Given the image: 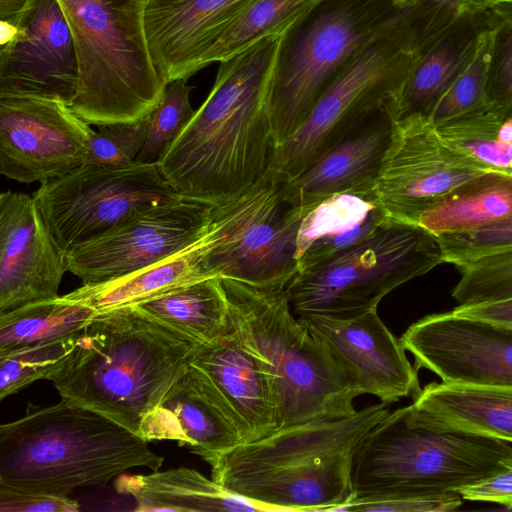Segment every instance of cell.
Returning a JSON list of instances; mask_svg holds the SVG:
<instances>
[{"label":"cell","instance_id":"9c48e42d","mask_svg":"<svg viewBox=\"0 0 512 512\" xmlns=\"http://www.w3.org/2000/svg\"><path fill=\"white\" fill-rule=\"evenodd\" d=\"M404 0H320L280 36L269 109L273 149L289 138L342 68L382 35Z\"/></svg>","mask_w":512,"mask_h":512},{"label":"cell","instance_id":"d6a6232c","mask_svg":"<svg viewBox=\"0 0 512 512\" xmlns=\"http://www.w3.org/2000/svg\"><path fill=\"white\" fill-rule=\"evenodd\" d=\"M320 0H256L207 50L200 68L228 60L263 39L282 34Z\"/></svg>","mask_w":512,"mask_h":512},{"label":"cell","instance_id":"1f68e13d","mask_svg":"<svg viewBox=\"0 0 512 512\" xmlns=\"http://www.w3.org/2000/svg\"><path fill=\"white\" fill-rule=\"evenodd\" d=\"M435 129L449 147L484 169L512 175V118L486 109Z\"/></svg>","mask_w":512,"mask_h":512},{"label":"cell","instance_id":"7c38bea8","mask_svg":"<svg viewBox=\"0 0 512 512\" xmlns=\"http://www.w3.org/2000/svg\"><path fill=\"white\" fill-rule=\"evenodd\" d=\"M33 199L65 255L153 206L181 197L157 163L112 168L84 164L41 183Z\"/></svg>","mask_w":512,"mask_h":512},{"label":"cell","instance_id":"30bf717a","mask_svg":"<svg viewBox=\"0 0 512 512\" xmlns=\"http://www.w3.org/2000/svg\"><path fill=\"white\" fill-rule=\"evenodd\" d=\"M444 263L438 238L391 221L367 239L308 269L285 287L298 314L345 315L377 309L396 287Z\"/></svg>","mask_w":512,"mask_h":512},{"label":"cell","instance_id":"74e56055","mask_svg":"<svg viewBox=\"0 0 512 512\" xmlns=\"http://www.w3.org/2000/svg\"><path fill=\"white\" fill-rule=\"evenodd\" d=\"M457 270L460 279L452 297L459 305L512 296V251L479 259Z\"/></svg>","mask_w":512,"mask_h":512},{"label":"cell","instance_id":"8fae6325","mask_svg":"<svg viewBox=\"0 0 512 512\" xmlns=\"http://www.w3.org/2000/svg\"><path fill=\"white\" fill-rule=\"evenodd\" d=\"M268 169L240 195L212 206L202 264L211 277L284 289L298 272V208Z\"/></svg>","mask_w":512,"mask_h":512},{"label":"cell","instance_id":"ac0fdd59","mask_svg":"<svg viewBox=\"0 0 512 512\" xmlns=\"http://www.w3.org/2000/svg\"><path fill=\"white\" fill-rule=\"evenodd\" d=\"M298 319L351 376L363 394L390 404L420 390L417 369L377 309L345 314H298Z\"/></svg>","mask_w":512,"mask_h":512},{"label":"cell","instance_id":"bcb514c9","mask_svg":"<svg viewBox=\"0 0 512 512\" xmlns=\"http://www.w3.org/2000/svg\"><path fill=\"white\" fill-rule=\"evenodd\" d=\"M463 7L472 9H486L490 4V0H459Z\"/></svg>","mask_w":512,"mask_h":512},{"label":"cell","instance_id":"e0dca14e","mask_svg":"<svg viewBox=\"0 0 512 512\" xmlns=\"http://www.w3.org/2000/svg\"><path fill=\"white\" fill-rule=\"evenodd\" d=\"M79 86L73 37L57 0H34L0 50V97L72 105Z\"/></svg>","mask_w":512,"mask_h":512},{"label":"cell","instance_id":"cb8c5ba5","mask_svg":"<svg viewBox=\"0 0 512 512\" xmlns=\"http://www.w3.org/2000/svg\"><path fill=\"white\" fill-rule=\"evenodd\" d=\"M489 29L486 9L463 7L422 50L393 102L395 118H429Z\"/></svg>","mask_w":512,"mask_h":512},{"label":"cell","instance_id":"ab89813d","mask_svg":"<svg viewBox=\"0 0 512 512\" xmlns=\"http://www.w3.org/2000/svg\"><path fill=\"white\" fill-rule=\"evenodd\" d=\"M444 263L456 268L479 259L512 251V216L491 226L436 236Z\"/></svg>","mask_w":512,"mask_h":512},{"label":"cell","instance_id":"d6986e66","mask_svg":"<svg viewBox=\"0 0 512 512\" xmlns=\"http://www.w3.org/2000/svg\"><path fill=\"white\" fill-rule=\"evenodd\" d=\"M67 271L33 197L0 195V313L59 297Z\"/></svg>","mask_w":512,"mask_h":512},{"label":"cell","instance_id":"ba28073f","mask_svg":"<svg viewBox=\"0 0 512 512\" xmlns=\"http://www.w3.org/2000/svg\"><path fill=\"white\" fill-rule=\"evenodd\" d=\"M78 59L79 86L70 106L90 125L148 116L168 84L152 60L145 32L147 0H57Z\"/></svg>","mask_w":512,"mask_h":512},{"label":"cell","instance_id":"4316f807","mask_svg":"<svg viewBox=\"0 0 512 512\" xmlns=\"http://www.w3.org/2000/svg\"><path fill=\"white\" fill-rule=\"evenodd\" d=\"M205 233L190 246L151 265L104 282L83 284L63 295L102 312L138 305L173 289L210 278L202 264Z\"/></svg>","mask_w":512,"mask_h":512},{"label":"cell","instance_id":"e575fe53","mask_svg":"<svg viewBox=\"0 0 512 512\" xmlns=\"http://www.w3.org/2000/svg\"><path fill=\"white\" fill-rule=\"evenodd\" d=\"M79 333L0 355V400L35 381L49 380L74 351Z\"/></svg>","mask_w":512,"mask_h":512},{"label":"cell","instance_id":"d4e9b609","mask_svg":"<svg viewBox=\"0 0 512 512\" xmlns=\"http://www.w3.org/2000/svg\"><path fill=\"white\" fill-rule=\"evenodd\" d=\"M296 207L298 272L324 262L394 221L385 213L375 190L339 193Z\"/></svg>","mask_w":512,"mask_h":512},{"label":"cell","instance_id":"f35d334b","mask_svg":"<svg viewBox=\"0 0 512 512\" xmlns=\"http://www.w3.org/2000/svg\"><path fill=\"white\" fill-rule=\"evenodd\" d=\"M149 115L135 122L97 126L85 164L119 168L136 163L148 132Z\"/></svg>","mask_w":512,"mask_h":512},{"label":"cell","instance_id":"5bb4252c","mask_svg":"<svg viewBox=\"0 0 512 512\" xmlns=\"http://www.w3.org/2000/svg\"><path fill=\"white\" fill-rule=\"evenodd\" d=\"M211 207L185 198L153 206L66 253V269L92 284L151 265L197 241Z\"/></svg>","mask_w":512,"mask_h":512},{"label":"cell","instance_id":"5b68a950","mask_svg":"<svg viewBox=\"0 0 512 512\" xmlns=\"http://www.w3.org/2000/svg\"><path fill=\"white\" fill-rule=\"evenodd\" d=\"M511 466L510 442L443 423L412 403L389 412L363 438L351 499L458 493Z\"/></svg>","mask_w":512,"mask_h":512},{"label":"cell","instance_id":"603a6c76","mask_svg":"<svg viewBox=\"0 0 512 512\" xmlns=\"http://www.w3.org/2000/svg\"><path fill=\"white\" fill-rule=\"evenodd\" d=\"M394 120L392 103L299 175L284 181L286 201L302 206L339 193L375 190Z\"/></svg>","mask_w":512,"mask_h":512},{"label":"cell","instance_id":"3957f363","mask_svg":"<svg viewBox=\"0 0 512 512\" xmlns=\"http://www.w3.org/2000/svg\"><path fill=\"white\" fill-rule=\"evenodd\" d=\"M370 405L351 416L282 427L242 442L210 463L211 478L270 512L339 511L352 497V468L365 435L389 412Z\"/></svg>","mask_w":512,"mask_h":512},{"label":"cell","instance_id":"277c9868","mask_svg":"<svg viewBox=\"0 0 512 512\" xmlns=\"http://www.w3.org/2000/svg\"><path fill=\"white\" fill-rule=\"evenodd\" d=\"M164 458L109 418L62 399L0 426V485L69 496Z\"/></svg>","mask_w":512,"mask_h":512},{"label":"cell","instance_id":"9a60e30c","mask_svg":"<svg viewBox=\"0 0 512 512\" xmlns=\"http://www.w3.org/2000/svg\"><path fill=\"white\" fill-rule=\"evenodd\" d=\"M91 125L60 101L0 97V172L44 183L86 162Z\"/></svg>","mask_w":512,"mask_h":512},{"label":"cell","instance_id":"6da1fadb","mask_svg":"<svg viewBox=\"0 0 512 512\" xmlns=\"http://www.w3.org/2000/svg\"><path fill=\"white\" fill-rule=\"evenodd\" d=\"M280 36L219 62L205 101L158 161L181 197L219 206L267 170L273 150L269 98Z\"/></svg>","mask_w":512,"mask_h":512},{"label":"cell","instance_id":"4dcf8cb0","mask_svg":"<svg viewBox=\"0 0 512 512\" xmlns=\"http://www.w3.org/2000/svg\"><path fill=\"white\" fill-rule=\"evenodd\" d=\"M96 314L63 296L0 313V355L76 335Z\"/></svg>","mask_w":512,"mask_h":512},{"label":"cell","instance_id":"ee69618b","mask_svg":"<svg viewBox=\"0 0 512 512\" xmlns=\"http://www.w3.org/2000/svg\"><path fill=\"white\" fill-rule=\"evenodd\" d=\"M451 312L460 317L512 326V296L460 304Z\"/></svg>","mask_w":512,"mask_h":512},{"label":"cell","instance_id":"60d3db41","mask_svg":"<svg viewBox=\"0 0 512 512\" xmlns=\"http://www.w3.org/2000/svg\"><path fill=\"white\" fill-rule=\"evenodd\" d=\"M462 497L458 493L437 496L350 499L339 511L447 512L457 509Z\"/></svg>","mask_w":512,"mask_h":512},{"label":"cell","instance_id":"7402d4cb","mask_svg":"<svg viewBox=\"0 0 512 512\" xmlns=\"http://www.w3.org/2000/svg\"><path fill=\"white\" fill-rule=\"evenodd\" d=\"M193 365L202 369L228 404L243 442L278 429L272 381L265 363L230 325L217 341L202 345Z\"/></svg>","mask_w":512,"mask_h":512},{"label":"cell","instance_id":"4fadbf2b","mask_svg":"<svg viewBox=\"0 0 512 512\" xmlns=\"http://www.w3.org/2000/svg\"><path fill=\"white\" fill-rule=\"evenodd\" d=\"M486 171L449 147L427 118H395L375 191L390 219L415 224L434 201Z\"/></svg>","mask_w":512,"mask_h":512},{"label":"cell","instance_id":"f1b7e54d","mask_svg":"<svg viewBox=\"0 0 512 512\" xmlns=\"http://www.w3.org/2000/svg\"><path fill=\"white\" fill-rule=\"evenodd\" d=\"M512 216V175L486 171L428 206L416 225L435 236L482 229Z\"/></svg>","mask_w":512,"mask_h":512},{"label":"cell","instance_id":"b9f144b4","mask_svg":"<svg viewBox=\"0 0 512 512\" xmlns=\"http://www.w3.org/2000/svg\"><path fill=\"white\" fill-rule=\"evenodd\" d=\"M80 504L70 496L0 485V512H76Z\"/></svg>","mask_w":512,"mask_h":512},{"label":"cell","instance_id":"44dd1931","mask_svg":"<svg viewBox=\"0 0 512 512\" xmlns=\"http://www.w3.org/2000/svg\"><path fill=\"white\" fill-rule=\"evenodd\" d=\"M138 436L176 441L207 463L243 442L225 399L193 364L143 420Z\"/></svg>","mask_w":512,"mask_h":512},{"label":"cell","instance_id":"8992f818","mask_svg":"<svg viewBox=\"0 0 512 512\" xmlns=\"http://www.w3.org/2000/svg\"><path fill=\"white\" fill-rule=\"evenodd\" d=\"M229 322L265 363L276 399L278 429L351 416L362 391L292 313L284 289L221 278Z\"/></svg>","mask_w":512,"mask_h":512},{"label":"cell","instance_id":"83f0119b","mask_svg":"<svg viewBox=\"0 0 512 512\" xmlns=\"http://www.w3.org/2000/svg\"><path fill=\"white\" fill-rule=\"evenodd\" d=\"M414 404L443 423L512 442V388L427 384Z\"/></svg>","mask_w":512,"mask_h":512},{"label":"cell","instance_id":"7a4b0ae2","mask_svg":"<svg viewBox=\"0 0 512 512\" xmlns=\"http://www.w3.org/2000/svg\"><path fill=\"white\" fill-rule=\"evenodd\" d=\"M202 345L135 305L97 312L49 380L61 399L138 435Z\"/></svg>","mask_w":512,"mask_h":512},{"label":"cell","instance_id":"2e32d148","mask_svg":"<svg viewBox=\"0 0 512 512\" xmlns=\"http://www.w3.org/2000/svg\"><path fill=\"white\" fill-rule=\"evenodd\" d=\"M442 382L512 388V326L460 317L451 311L413 323L399 339Z\"/></svg>","mask_w":512,"mask_h":512},{"label":"cell","instance_id":"7dc6e473","mask_svg":"<svg viewBox=\"0 0 512 512\" xmlns=\"http://www.w3.org/2000/svg\"><path fill=\"white\" fill-rule=\"evenodd\" d=\"M496 2H512V0H490V4H491V3H496ZM490 4H489V5H490ZM489 5H488V6H489Z\"/></svg>","mask_w":512,"mask_h":512},{"label":"cell","instance_id":"52a82bcc","mask_svg":"<svg viewBox=\"0 0 512 512\" xmlns=\"http://www.w3.org/2000/svg\"><path fill=\"white\" fill-rule=\"evenodd\" d=\"M437 34L424 13L404 8L360 50L321 95L303 124L272 150L268 170L289 180L388 108L414 61Z\"/></svg>","mask_w":512,"mask_h":512},{"label":"cell","instance_id":"8d00e7d4","mask_svg":"<svg viewBox=\"0 0 512 512\" xmlns=\"http://www.w3.org/2000/svg\"><path fill=\"white\" fill-rule=\"evenodd\" d=\"M192 89L186 79L168 82L161 100L149 114L147 137L136 162L158 163L186 127L196 112L189 99Z\"/></svg>","mask_w":512,"mask_h":512},{"label":"cell","instance_id":"7bdbcfd3","mask_svg":"<svg viewBox=\"0 0 512 512\" xmlns=\"http://www.w3.org/2000/svg\"><path fill=\"white\" fill-rule=\"evenodd\" d=\"M462 499L495 502L512 508V466L458 491Z\"/></svg>","mask_w":512,"mask_h":512},{"label":"cell","instance_id":"f6af8a7d","mask_svg":"<svg viewBox=\"0 0 512 512\" xmlns=\"http://www.w3.org/2000/svg\"><path fill=\"white\" fill-rule=\"evenodd\" d=\"M34 0H0V21L18 27Z\"/></svg>","mask_w":512,"mask_h":512},{"label":"cell","instance_id":"f546056e","mask_svg":"<svg viewBox=\"0 0 512 512\" xmlns=\"http://www.w3.org/2000/svg\"><path fill=\"white\" fill-rule=\"evenodd\" d=\"M135 306L203 345L217 341L229 327L228 300L220 277L183 285Z\"/></svg>","mask_w":512,"mask_h":512},{"label":"cell","instance_id":"836d02e7","mask_svg":"<svg viewBox=\"0 0 512 512\" xmlns=\"http://www.w3.org/2000/svg\"><path fill=\"white\" fill-rule=\"evenodd\" d=\"M486 11L491 37L486 109L501 117L512 118V2L491 3Z\"/></svg>","mask_w":512,"mask_h":512},{"label":"cell","instance_id":"484cf974","mask_svg":"<svg viewBox=\"0 0 512 512\" xmlns=\"http://www.w3.org/2000/svg\"><path fill=\"white\" fill-rule=\"evenodd\" d=\"M115 487L119 493L135 499V511L270 512L187 467L123 476Z\"/></svg>","mask_w":512,"mask_h":512},{"label":"cell","instance_id":"d590c367","mask_svg":"<svg viewBox=\"0 0 512 512\" xmlns=\"http://www.w3.org/2000/svg\"><path fill=\"white\" fill-rule=\"evenodd\" d=\"M489 29L482 35L476 51L444 92L430 114L434 126L486 110L485 88L490 50Z\"/></svg>","mask_w":512,"mask_h":512},{"label":"cell","instance_id":"ffe728a7","mask_svg":"<svg viewBox=\"0 0 512 512\" xmlns=\"http://www.w3.org/2000/svg\"><path fill=\"white\" fill-rule=\"evenodd\" d=\"M256 0H147L144 25L156 69L188 79L224 31Z\"/></svg>","mask_w":512,"mask_h":512}]
</instances>
